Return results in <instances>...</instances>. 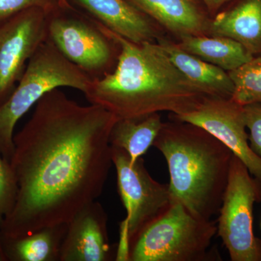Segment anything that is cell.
I'll list each match as a JSON object with an SVG mask.
<instances>
[{
	"instance_id": "1",
	"label": "cell",
	"mask_w": 261,
	"mask_h": 261,
	"mask_svg": "<svg viewBox=\"0 0 261 261\" xmlns=\"http://www.w3.org/2000/svg\"><path fill=\"white\" fill-rule=\"evenodd\" d=\"M118 119L100 106H80L60 89L46 94L14 135L10 163L18 196L0 221V234L15 238L68 224L97 200L113 165L110 134Z\"/></svg>"
},
{
	"instance_id": "2",
	"label": "cell",
	"mask_w": 261,
	"mask_h": 261,
	"mask_svg": "<svg viewBox=\"0 0 261 261\" xmlns=\"http://www.w3.org/2000/svg\"><path fill=\"white\" fill-rule=\"evenodd\" d=\"M102 27L120 53L112 73L92 81L84 94L90 104L121 119L163 111L182 114L206 97L176 68L159 43L132 42Z\"/></svg>"
},
{
	"instance_id": "3",
	"label": "cell",
	"mask_w": 261,
	"mask_h": 261,
	"mask_svg": "<svg viewBox=\"0 0 261 261\" xmlns=\"http://www.w3.org/2000/svg\"><path fill=\"white\" fill-rule=\"evenodd\" d=\"M152 146L167 163L171 202L211 221L222 205L232 152L203 128L177 119L163 123Z\"/></svg>"
},
{
	"instance_id": "4",
	"label": "cell",
	"mask_w": 261,
	"mask_h": 261,
	"mask_svg": "<svg viewBox=\"0 0 261 261\" xmlns=\"http://www.w3.org/2000/svg\"><path fill=\"white\" fill-rule=\"evenodd\" d=\"M92 79L70 63L48 39L27 63L10 97L0 106V154L10 162L14 152V130L19 120L48 92L70 87L83 94Z\"/></svg>"
},
{
	"instance_id": "5",
	"label": "cell",
	"mask_w": 261,
	"mask_h": 261,
	"mask_svg": "<svg viewBox=\"0 0 261 261\" xmlns=\"http://www.w3.org/2000/svg\"><path fill=\"white\" fill-rule=\"evenodd\" d=\"M214 221L198 219L178 202L150 223L132 242L128 261H205L217 258L211 243Z\"/></svg>"
},
{
	"instance_id": "6",
	"label": "cell",
	"mask_w": 261,
	"mask_h": 261,
	"mask_svg": "<svg viewBox=\"0 0 261 261\" xmlns=\"http://www.w3.org/2000/svg\"><path fill=\"white\" fill-rule=\"evenodd\" d=\"M47 39L93 81L116 68L119 46L100 23L68 2L47 13Z\"/></svg>"
},
{
	"instance_id": "7",
	"label": "cell",
	"mask_w": 261,
	"mask_h": 261,
	"mask_svg": "<svg viewBox=\"0 0 261 261\" xmlns=\"http://www.w3.org/2000/svg\"><path fill=\"white\" fill-rule=\"evenodd\" d=\"M116 169L118 191L126 211L120 226L116 260H128L132 242L147 226L168 210L171 204L169 187L149 175L142 158L130 161L123 149L111 147Z\"/></svg>"
},
{
	"instance_id": "8",
	"label": "cell",
	"mask_w": 261,
	"mask_h": 261,
	"mask_svg": "<svg viewBox=\"0 0 261 261\" xmlns=\"http://www.w3.org/2000/svg\"><path fill=\"white\" fill-rule=\"evenodd\" d=\"M260 202L261 181L233 154L217 226L232 261H261V240L252 227L254 204Z\"/></svg>"
},
{
	"instance_id": "9",
	"label": "cell",
	"mask_w": 261,
	"mask_h": 261,
	"mask_svg": "<svg viewBox=\"0 0 261 261\" xmlns=\"http://www.w3.org/2000/svg\"><path fill=\"white\" fill-rule=\"evenodd\" d=\"M173 117L203 128L221 141L261 181V157L250 147L244 106L231 98L206 96L193 109Z\"/></svg>"
},
{
	"instance_id": "10",
	"label": "cell",
	"mask_w": 261,
	"mask_h": 261,
	"mask_svg": "<svg viewBox=\"0 0 261 261\" xmlns=\"http://www.w3.org/2000/svg\"><path fill=\"white\" fill-rule=\"evenodd\" d=\"M47 39V14L31 8L0 23V106L14 90L27 63Z\"/></svg>"
},
{
	"instance_id": "11",
	"label": "cell",
	"mask_w": 261,
	"mask_h": 261,
	"mask_svg": "<svg viewBox=\"0 0 261 261\" xmlns=\"http://www.w3.org/2000/svg\"><path fill=\"white\" fill-rule=\"evenodd\" d=\"M107 221V214L96 200L77 213L68 223L60 261L112 260Z\"/></svg>"
},
{
	"instance_id": "12",
	"label": "cell",
	"mask_w": 261,
	"mask_h": 261,
	"mask_svg": "<svg viewBox=\"0 0 261 261\" xmlns=\"http://www.w3.org/2000/svg\"><path fill=\"white\" fill-rule=\"evenodd\" d=\"M98 23L135 43L157 42L161 28L126 0H73Z\"/></svg>"
},
{
	"instance_id": "13",
	"label": "cell",
	"mask_w": 261,
	"mask_h": 261,
	"mask_svg": "<svg viewBox=\"0 0 261 261\" xmlns=\"http://www.w3.org/2000/svg\"><path fill=\"white\" fill-rule=\"evenodd\" d=\"M179 39L209 35L211 17L198 0H126Z\"/></svg>"
},
{
	"instance_id": "14",
	"label": "cell",
	"mask_w": 261,
	"mask_h": 261,
	"mask_svg": "<svg viewBox=\"0 0 261 261\" xmlns=\"http://www.w3.org/2000/svg\"><path fill=\"white\" fill-rule=\"evenodd\" d=\"M209 35L231 38L261 56V0H231L211 18Z\"/></svg>"
},
{
	"instance_id": "15",
	"label": "cell",
	"mask_w": 261,
	"mask_h": 261,
	"mask_svg": "<svg viewBox=\"0 0 261 261\" xmlns=\"http://www.w3.org/2000/svg\"><path fill=\"white\" fill-rule=\"evenodd\" d=\"M176 68L202 93L210 97L231 98L232 81L228 72L182 49L177 43L163 37L157 40Z\"/></svg>"
},
{
	"instance_id": "16",
	"label": "cell",
	"mask_w": 261,
	"mask_h": 261,
	"mask_svg": "<svg viewBox=\"0 0 261 261\" xmlns=\"http://www.w3.org/2000/svg\"><path fill=\"white\" fill-rule=\"evenodd\" d=\"M68 224L47 226L23 236L0 234L5 261H60Z\"/></svg>"
},
{
	"instance_id": "17",
	"label": "cell",
	"mask_w": 261,
	"mask_h": 261,
	"mask_svg": "<svg viewBox=\"0 0 261 261\" xmlns=\"http://www.w3.org/2000/svg\"><path fill=\"white\" fill-rule=\"evenodd\" d=\"M176 43L187 53L227 72L253 58L240 43L224 36H185Z\"/></svg>"
},
{
	"instance_id": "18",
	"label": "cell",
	"mask_w": 261,
	"mask_h": 261,
	"mask_svg": "<svg viewBox=\"0 0 261 261\" xmlns=\"http://www.w3.org/2000/svg\"><path fill=\"white\" fill-rule=\"evenodd\" d=\"M163 124L159 113L118 119L110 134V144L111 147L123 149L130 161L135 162L153 145Z\"/></svg>"
},
{
	"instance_id": "19",
	"label": "cell",
	"mask_w": 261,
	"mask_h": 261,
	"mask_svg": "<svg viewBox=\"0 0 261 261\" xmlns=\"http://www.w3.org/2000/svg\"><path fill=\"white\" fill-rule=\"evenodd\" d=\"M228 73L233 84L232 100L243 106L261 104V56Z\"/></svg>"
},
{
	"instance_id": "20",
	"label": "cell",
	"mask_w": 261,
	"mask_h": 261,
	"mask_svg": "<svg viewBox=\"0 0 261 261\" xmlns=\"http://www.w3.org/2000/svg\"><path fill=\"white\" fill-rule=\"evenodd\" d=\"M18 196V185L10 162L0 154V221L10 214Z\"/></svg>"
},
{
	"instance_id": "21",
	"label": "cell",
	"mask_w": 261,
	"mask_h": 261,
	"mask_svg": "<svg viewBox=\"0 0 261 261\" xmlns=\"http://www.w3.org/2000/svg\"><path fill=\"white\" fill-rule=\"evenodd\" d=\"M68 2V0H0V23L31 8H39L47 14Z\"/></svg>"
},
{
	"instance_id": "22",
	"label": "cell",
	"mask_w": 261,
	"mask_h": 261,
	"mask_svg": "<svg viewBox=\"0 0 261 261\" xmlns=\"http://www.w3.org/2000/svg\"><path fill=\"white\" fill-rule=\"evenodd\" d=\"M244 111L250 147L261 157V104L244 106Z\"/></svg>"
},
{
	"instance_id": "23",
	"label": "cell",
	"mask_w": 261,
	"mask_h": 261,
	"mask_svg": "<svg viewBox=\"0 0 261 261\" xmlns=\"http://www.w3.org/2000/svg\"><path fill=\"white\" fill-rule=\"evenodd\" d=\"M207 10L211 18L217 14L231 0H198Z\"/></svg>"
},
{
	"instance_id": "24",
	"label": "cell",
	"mask_w": 261,
	"mask_h": 261,
	"mask_svg": "<svg viewBox=\"0 0 261 261\" xmlns=\"http://www.w3.org/2000/svg\"><path fill=\"white\" fill-rule=\"evenodd\" d=\"M260 228H261V222H260Z\"/></svg>"
}]
</instances>
